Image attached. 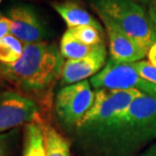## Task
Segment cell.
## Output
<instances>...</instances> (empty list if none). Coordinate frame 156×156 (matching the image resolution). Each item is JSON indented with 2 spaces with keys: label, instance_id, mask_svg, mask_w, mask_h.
Masks as SVG:
<instances>
[{
  "label": "cell",
  "instance_id": "1",
  "mask_svg": "<svg viewBox=\"0 0 156 156\" xmlns=\"http://www.w3.org/2000/svg\"><path fill=\"white\" fill-rule=\"evenodd\" d=\"M65 59L58 46L46 41L24 44L14 64H0V77L15 88L32 95H44L62 77Z\"/></svg>",
  "mask_w": 156,
  "mask_h": 156
},
{
  "label": "cell",
  "instance_id": "2",
  "mask_svg": "<svg viewBox=\"0 0 156 156\" xmlns=\"http://www.w3.org/2000/svg\"><path fill=\"white\" fill-rule=\"evenodd\" d=\"M95 135L120 148L156 138V97L140 95L121 116Z\"/></svg>",
  "mask_w": 156,
  "mask_h": 156
},
{
  "label": "cell",
  "instance_id": "3",
  "mask_svg": "<svg viewBox=\"0 0 156 156\" xmlns=\"http://www.w3.org/2000/svg\"><path fill=\"white\" fill-rule=\"evenodd\" d=\"M90 3L95 11L109 16L147 54L156 44V31L150 18L133 0H90Z\"/></svg>",
  "mask_w": 156,
  "mask_h": 156
},
{
  "label": "cell",
  "instance_id": "4",
  "mask_svg": "<svg viewBox=\"0 0 156 156\" xmlns=\"http://www.w3.org/2000/svg\"><path fill=\"white\" fill-rule=\"evenodd\" d=\"M144 93L138 91L99 89L95 91L93 106L83 118L78 129L91 131L93 134L108 127L121 116L137 97Z\"/></svg>",
  "mask_w": 156,
  "mask_h": 156
},
{
  "label": "cell",
  "instance_id": "5",
  "mask_svg": "<svg viewBox=\"0 0 156 156\" xmlns=\"http://www.w3.org/2000/svg\"><path fill=\"white\" fill-rule=\"evenodd\" d=\"M95 92L89 81L65 86L55 99V110L58 121L68 128H78L93 106Z\"/></svg>",
  "mask_w": 156,
  "mask_h": 156
},
{
  "label": "cell",
  "instance_id": "6",
  "mask_svg": "<svg viewBox=\"0 0 156 156\" xmlns=\"http://www.w3.org/2000/svg\"><path fill=\"white\" fill-rule=\"evenodd\" d=\"M90 84L96 90H133L156 97V85L142 78L133 64H118L111 58L101 72L91 78Z\"/></svg>",
  "mask_w": 156,
  "mask_h": 156
},
{
  "label": "cell",
  "instance_id": "7",
  "mask_svg": "<svg viewBox=\"0 0 156 156\" xmlns=\"http://www.w3.org/2000/svg\"><path fill=\"white\" fill-rule=\"evenodd\" d=\"M38 107L26 96L15 92L0 94V133L13 130L23 124L37 120Z\"/></svg>",
  "mask_w": 156,
  "mask_h": 156
},
{
  "label": "cell",
  "instance_id": "8",
  "mask_svg": "<svg viewBox=\"0 0 156 156\" xmlns=\"http://www.w3.org/2000/svg\"><path fill=\"white\" fill-rule=\"evenodd\" d=\"M97 12L106 28L109 39L110 58L118 64H134L143 61L147 51L127 35L112 19L104 13Z\"/></svg>",
  "mask_w": 156,
  "mask_h": 156
},
{
  "label": "cell",
  "instance_id": "9",
  "mask_svg": "<svg viewBox=\"0 0 156 156\" xmlns=\"http://www.w3.org/2000/svg\"><path fill=\"white\" fill-rule=\"evenodd\" d=\"M7 17L12 21L10 34L18 38L23 44L44 41L48 36L46 26L30 6H14L7 11Z\"/></svg>",
  "mask_w": 156,
  "mask_h": 156
},
{
  "label": "cell",
  "instance_id": "10",
  "mask_svg": "<svg viewBox=\"0 0 156 156\" xmlns=\"http://www.w3.org/2000/svg\"><path fill=\"white\" fill-rule=\"evenodd\" d=\"M107 64V48L105 44L97 46L89 55L81 59H68L62 72V85L69 86L86 81L101 72Z\"/></svg>",
  "mask_w": 156,
  "mask_h": 156
},
{
  "label": "cell",
  "instance_id": "11",
  "mask_svg": "<svg viewBox=\"0 0 156 156\" xmlns=\"http://www.w3.org/2000/svg\"><path fill=\"white\" fill-rule=\"evenodd\" d=\"M51 6L61 15L68 28L79 26H96L102 28L100 22L97 21L86 9L82 8L75 2H51Z\"/></svg>",
  "mask_w": 156,
  "mask_h": 156
},
{
  "label": "cell",
  "instance_id": "12",
  "mask_svg": "<svg viewBox=\"0 0 156 156\" xmlns=\"http://www.w3.org/2000/svg\"><path fill=\"white\" fill-rule=\"evenodd\" d=\"M22 156H45L42 125L37 120L25 126Z\"/></svg>",
  "mask_w": 156,
  "mask_h": 156
},
{
  "label": "cell",
  "instance_id": "13",
  "mask_svg": "<svg viewBox=\"0 0 156 156\" xmlns=\"http://www.w3.org/2000/svg\"><path fill=\"white\" fill-rule=\"evenodd\" d=\"M42 131L45 156H71L69 144L67 139L52 126L42 125Z\"/></svg>",
  "mask_w": 156,
  "mask_h": 156
},
{
  "label": "cell",
  "instance_id": "14",
  "mask_svg": "<svg viewBox=\"0 0 156 156\" xmlns=\"http://www.w3.org/2000/svg\"><path fill=\"white\" fill-rule=\"evenodd\" d=\"M97 46H90L83 44L74 36H72L68 31H66L61 39L59 51L64 58L68 59H81L86 58Z\"/></svg>",
  "mask_w": 156,
  "mask_h": 156
},
{
  "label": "cell",
  "instance_id": "15",
  "mask_svg": "<svg viewBox=\"0 0 156 156\" xmlns=\"http://www.w3.org/2000/svg\"><path fill=\"white\" fill-rule=\"evenodd\" d=\"M24 44L14 35L7 34L0 39V64H14L22 56Z\"/></svg>",
  "mask_w": 156,
  "mask_h": 156
},
{
  "label": "cell",
  "instance_id": "16",
  "mask_svg": "<svg viewBox=\"0 0 156 156\" xmlns=\"http://www.w3.org/2000/svg\"><path fill=\"white\" fill-rule=\"evenodd\" d=\"M67 31L75 38H77L83 44L90 46H99L105 44L103 28L96 26H79V27L68 28Z\"/></svg>",
  "mask_w": 156,
  "mask_h": 156
},
{
  "label": "cell",
  "instance_id": "17",
  "mask_svg": "<svg viewBox=\"0 0 156 156\" xmlns=\"http://www.w3.org/2000/svg\"><path fill=\"white\" fill-rule=\"evenodd\" d=\"M133 65L142 78L151 84L156 85V66L147 61H140L134 62Z\"/></svg>",
  "mask_w": 156,
  "mask_h": 156
},
{
  "label": "cell",
  "instance_id": "18",
  "mask_svg": "<svg viewBox=\"0 0 156 156\" xmlns=\"http://www.w3.org/2000/svg\"><path fill=\"white\" fill-rule=\"evenodd\" d=\"M16 130L0 133V156H11Z\"/></svg>",
  "mask_w": 156,
  "mask_h": 156
},
{
  "label": "cell",
  "instance_id": "19",
  "mask_svg": "<svg viewBox=\"0 0 156 156\" xmlns=\"http://www.w3.org/2000/svg\"><path fill=\"white\" fill-rule=\"evenodd\" d=\"M12 26V21L7 16H3L0 18V39L4 37L5 35L10 34V29Z\"/></svg>",
  "mask_w": 156,
  "mask_h": 156
},
{
  "label": "cell",
  "instance_id": "20",
  "mask_svg": "<svg viewBox=\"0 0 156 156\" xmlns=\"http://www.w3.org/2000/svg\"><path fill=\"white\" fill-rule=\"evenodd\" d=\"M148 16H149V18H150L152 25H153V27L156 31V0H152L150 2Z\"/></svg>",
  "mask_w": 156,
  "mask_h": 156
},
{
  "label": "cell",
  "instance_id": "21",
  "mask_svg": "<svg viewBox=\"0 0 156 156\" xmlns=\"http://www.w3.org/2000/svg\"><path fill=\"white\" fill-rule=\"evenodd\" d=\"M148 56H149V58H150V61H148V62H151L152 65L156 66V44L152 46L150 51H148Z\"/></svg>",
  "mask_w": 156,
  "mask_h": 156
},
{
  "label": "cell",
  "instance_id": "22",
  "mask_svg": "<svg viewBox=\"0 0 156 156\" xmlns=\"http://www.w3.org/2000/svg\"><path fill=\"white\" fill-rule=\"evenodd\" d=\"M141 156H156V143L151 145L147 150H145Z\"/></svg>",
  "mask_w": 156,
  "mask_h": 156
},
{
  "label": "cell",
  "instance_id": "23",
  "mask_svg": "<svg viewBox=\"0 0 156 156\" xmlns=\"http://www.w3.org/2000/svg\"><path fill=\"white\" fill-rule=\"evenodd\" d=\"M139 1H141V2H144V3H147V2H151L152 0H139Z\"/></svg>",
  "mask_w": 156,
  "mask_h": 156
},
{
  "label": "cell",
  "instance_id": "24",
  "mask_svg": "<svg viewBox=\"0 0 156 156\" xmlns=\"http://www.w3.org/2000/svg\"><path fill=\"white\" fill-rule=\"evenodd\" d=\"M0 18H1V14H0Z\"/></svg>",
  "mask_w": 156,
  "mask_h": 156
},
{
  "label": "cell",
  "instance_id": "25",
  "mask_svg": "<svg viewBox=\"0 0 156 156\" xmlns=\"http://www.w3.org/2000/svg\"><path fill=\"white\" fill-rule=\"evenodd\" d=\"M0 2H1V0H0Z\"/></svg>",
  "mask_w": 156,
  "mask_h": 156
}]
</instances>
